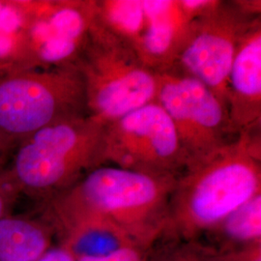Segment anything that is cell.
Listing matches in <instances>:
<instances>
[{
	"mask_svg": "<svg viewBox=\"0 0 261 261\" xmlns=\"http://www.w3.org/2000/svg\"><path fill=\"white\" fill-rule=\"evenodd\" d=\"M157 103L168 113L188 167L233 141L227 108L205 84L174 71L159 73Z\"/></svg>",
	"mask_w": 261,
	"mask_h": 261,
	"instance_id": "9",
	"label": "cell"
},
{
	"mask_svg": "<svg viewBox=\"0 0 261 261\" xmlns=\"http://www.w3.org/2000/svg\"><path fill=\"white\" fill-rule=\"evenodd\" d=\"M105 126L87 114L37 130L18 142L4 174L19 195L44 202L103 166Z\"/></svg>",
	"mask_w": 261,
	"mask_h": 261,
	"instance_id": "3",
	"label": "cell"
},
{
	"mask_svg": "<svg viewBox=\"0 0 261 261\" xmlns=\"http://www.w3.org/2000/svg\"><path fill=\"white\" fill-rule=\"evenodd\" d=\"M17 144V141L11 139L0 130V170L8 158H11Z\"/></svg>",
	"mask_w": 261,
	"mask_h": 261,
	"instance_id": "21",
	"label": "cell"
},
{
	"mask_svg": "<svg viewBox=\"0 0 261 261\" xmlns=\"http://www.w3.org/2000/svg\"><path fill=\"white\" fill-rule=\"evenodd\" d=\"M145 28L135 45L138 56L153 71H170L186 42L191 19L178 0H143Z\"/></svg>",
	"mask_w": 261,
	"mask_h": 261,
	"instance_id": "11",
	"label": "cell"
},
{
	"mask_svg": "<svg viewBox=\"0 0 261 261\" xmlns=\"http://www.w3.org/2000/svg\"><path fill=\"white\" fill-rule=\"evenodd\" d=\"M103 159L117 168L175 177L188 166L173 123L157 102L105 126Z\"/></svg>",
	"mask_w": 261,
	"mask_h": 261,
	"instance_id": "7",
	"label": "cell"
},
{
	"mask_svg": "<svg viewBox=\"0 0 261 261\" xmlns=\"http://www.w3.org/2000/svg\"><path fill=\"white\" fill-rule=\"evenodd\" d=\"M55 236L42 216L0 218V261H37L51 248Z\"/></svg>",
	"mask_w": 261,
	"mask_h": 261,
	"instance_id": "13",
	"label": "cell"
},
{
	"mask_svg": "<svg viewBox=\"0 0 261 261\" xmlns=\"http://www.w3.org/2000/svg\"><path fill=\"white\" fill-rule=\"evenodd\" d=\"M149 251V261H222L197 242L160 239Z\"/></svg>",
	"mask_w": 261,
	"mask_h": 261,
	"instance_id": "15",
	"label": "cell"
},
{
	"mask_svg": "<svg viewBox=\"0 0 261 261\" xmlns=\"http://www.w3.org/2000/svg\"><path fill=\"white\" fill-rule=\"evenodd\" d=\"M97 19L134 47L145 28L143 0H97Z\"/></svg>",
	"mask_w": 261,
	"mask_h": 261,
	"instance_id": "14",
	"label": "cell"
},
{
	"mask_svg": "<svg viewBox=\"0 0 261 261\" xmlns=\"http://www.w3.org/2000/svg\"><path fill=\"white\" fill-rule=\"evenodd\" d=\"M261 17L245 13L236 1L216 4L190 23L186 42L170 71L191 76L225 105L227 79L243 38Z\"/></svg>",
	"mask_w": 261,
	"mask_h": 261,
	"instance_id": "8",
	"label": "cell"
},
{
	"mask_svg": "<svg viewBox=\"0 0 261 261\" xmlns=\"http://www.w3.org/2000/svg\"><path fill=\"white\" fill-rule=\"evenodd\" d=\"M37 261H76V259L67 248L59 245L55 248H49Z\"/></svg>",
	"mask_w": 261,
	"mask_h": 261,
	"instance_id": "20",
	"label": "cell"
},
{
	"mask_svg": "<svg viewBox=\"0 0 261 261\" xmlns=\"http://www.w3.org/2000/svg\"><path fill=\"white\" fill-rule=\"evenodd\" d=\"M217 0H178L182 12L191 20L196 19L213 7Z\"/></svg>",
	"mask_w": 261,
	"mask_h": 261,
	"instance_id": "19",
	"label": "cell"
},
{
	"mask_svg": "<svg viewBox=\"0 0 261 261\" xmlns=\"http://www.w3.org/2000/svg\"><path fill=\"white\" fill-rule=\"evenodd\" d=\"M196 242L218 255L261 243V193L224 217Z\"/></svg>",
	"mask_w": 261,
	"mask_h": 261,
	"instance_id": "12",
	"label": "cell"
},
{
	"mask_svg": "<svg viewBox=\"0 0 261 261\" xmlns=\"http://www.w3.org/2000/svg\"><path fill=\"white\" fill-rule=\"evenodd\" d=\"M75 66L84 79L88 114L105 125L157 102L159 73L97 16Z\"/></svg>",
	"mask_w": 261,
	"mask_h": 261,
	"instance_id": "4",
	"label": "cell"
},
{
	"mask_svg": "<svg viewBox=\"0 0 261 261\" xmlns=\"http://www.w3.org/2000/svg\"><path fill=\"white\" fill-rule=\"evenodd\" d=\"M259 193L260 132L242 133L178 176L161 239L196 242Z\"/></svg>",
	"mask_w": 261,
	"mask_h": 261,
	"instance_id": "2",
	"label": "cell"
},
{
	"mask_svg": "<svg viewBox=\"0 0 261 261\" xmlns=\"http://www.w3.org/2000/svg\"><path fill=\"white\" fill-rule=\"evenodd\" d=\"M226 105L235 136L261 130V18L243 38L227 79Z\"/></svg>",
	"mask_w": 261,
	"mask_h": 261,
	"instance_id": "10",
	"label": "cell"
},
{
	"mask_svg": "<svg viewBox=\"0 0 261 261\" xmlns=\"http://www.w3.org/2000/svg\"><path fill=\"white\" fill-rule=\"evenodd\" d=\"M218 257L222 261H261V243L218 255Z\"/></svg>",
	"mask_w": 261,
	"mask_h": 261,
	"instance_id": "18",
	"label": "cell"
},
{
	"mask_svg": "<svg viewBox=\"0 0 261 261\" xmlns=\"http://www.w3.org/2000/svg\"><path fill=\"white\" fill-rule=\"evenodd\" d=\"M149 251L137 245H130L100 257H75L76 261H149Z\"/></svg>",
	"mask_w": 261,
	"mask_h": 261,
	"instance_id": "16",
	"label": "cell"
},
{
	"mask_svg": "<svg viewBox=\"0 0 261 261\" xmlns=\"http://www.w3.org/2000/svg\"><path fill=\"white\" fill-rule=\"evenodd\" d=\"M21 28L0 69L75 64L97 16V0L11 2Z\"/></svg>",
	"mask_w": 261,
	"mask_h": 261,
	"instance_id": "6",
	"label": "cell"
},
{
	"mask_svg": "<svg viewBox=\"0 0 261 261\" xmlns=\"http://www.w3.org/2000/svg\"><path fill=\"white\" fill-rule=\"evenodd\" d=\"M87 114L84 79L75 64L0 69V130L15 141Z\"/></svg>",
	"mask_w": 261,
	"mask_h": 261,
	"instance_id": "5",
	"label": "cell"
},
{
	"mask_svg": "<svg viewBox=\"0 0 261 261\" xmlns=\"http://www.w3.org/2000/svg\"><path fill=\"white\" fill-rule=\"evenodd\" d=\"M177 178L101 166L42 202V217L57 237L79 224L103 221L150 250L165 231Z\"/></svg>",
	"mask_w": 261,
	"mask_h": 261,
	"instance_id": "1",
	"label": "cell"
},
{
	"mask_svg": "<svg viewBox=\"0 0 261 261\" xmlns=\"http://www.w3.org/2000/svg\"><path fill=\"white\" fill-rule=\"evenodd\" d=\"M19 194L10 183L4 171L0 170V218L11 214Z\"/></svg>",
	"mask_w": 261,
	"mask_h": 261,
	"instance_id": "17",
	"label": "cell"
}]
</instances>
